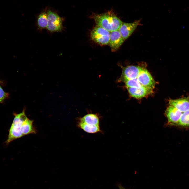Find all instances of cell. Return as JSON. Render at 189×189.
<instances>
[{"label": "cell", "instance_id": "cell-1", "mask_svg": "<svg viewBox=\"0 0 189 189\" xmlns=\"http://www.w3.org/2000/svg\"><path fill=\"white\" fill-rule=\"evenodd\" d=\"M14 116L9 130L6 142L7 144L25 135L36 133V130L33 125V121L27 117L24 109L21 113L15 114Z\"/></svg>", "mask_w": 189, "mask_h": 189}, {"label": "cell", "instance_id": "cell-2", "mask_svg": "<svg viewBox=\"0 0 189 189\" xmlns=\"http://www.w3.org/2000/svg\"><path fill=\"white\" fill-rule=\"evenodd\" d=\"M91 17L96 26L102 27L111 32L119 30L123 22L112 10L100 14H93Z\"/></svg>", "mask_w": 189, "mask_h": 189}, {"label": "cell", "instance_id": "cell-3", "mask_svg": "<svg viewBox=\"0 0 189 189\" xmlns=\"http://www.w3.org/2000/svg\"><path fill=\"white\" fill-rule=\"evenodd\" d=\"M127 88H147L153 90L156 82L151 75L145 68L142 67L136 77L124 82Z\"/></svg>", "mask_w": 189, "mask_h": 189}, {"label": "cell", "instance_id": "cell-4", "mask_svg": "<svg viewBox=\"0 0 189 189\" xmlns=\"http://www.w3.org/2000/svg\"><path fill=\"white\" fill-rule=\"evenodd\" d=\"M110 32L104 28L96 26L91 31L90 36L94 42L101 45L109 43Z\"/></svg>", "mask_w": 189, "mask_h": 189}, {"label": "cell", "instance_id": "cell-5", "mask_svg": "<svg viewBox=\"0 0 189 189\" xmlns=\"http://www.w3.org/2000/svg\"><path fill=\"white\" fill-rule=\"evenodd\" d=\"M47 30L51 32H61L63 29L62 20L56 13L48 10L47 12Z\"/></svg>", "mask_w": 189, "mask_h": 189}, {"label": "cell", "instance_id": "cell-6", "mask_svg": "<svg viewBox=\"0 0 189 189\" xmlns=\"http://www.w3.org/2000/svg\"><path fill=\"white\" fill-rule=\"evenodd\" d=\"M182 113L174 107L169 105L165 113L168 120L167 124L177 126Z\"/></svg>", "mask_w": 189, "mask_h": 189}, {"label": "cell", "instance_id": "cell-7", "mask_svg": "<svg viewBox=\"0 0 189 189\" xmlns=\"http://www.w3.org/2000/svg\"><path fill=\"white\" fill-rule=\"evenodd\" d=\"M140 23L139 20H137L130 23L123 22L119 30L125 40L132 34L139 25Z\"/></svg>", "mask_w": 189, "mask_h": 189}, {"label": "cell", "instance_id": "cell-8", "mask_svg": "<svg viewBox=\"0 0 189 189\" xmlns=\"http://www.w3.org/2000/svg\"><path fill=\"white\" fill-rule=\"evenodd\" d=\"M124 41L119 30L111 32L109 44L111 51L114 52L117 50Z\"/></svg>", "mask_w": 189, "mask_h": 189}, {"label": "cell", "instance_id": "cell-9", "mask_svg": "<svg viewBox=\"0 0 189 189\" xmlns=\"http://www.w3.org/2000/svg\"><path fill=\"white\" fill-rule=\"evenodd\" d=\"M169 103V105L174 107L182 113L189 110V99L187 97L170 99Z\"/></svg>", "mask_w": 189, "mask_h": 189}, {"label": "cell", "instance_id": "cell-10", "mask_svg": "<svg viewBox=\"0 0 189 189\" xmlns=\"http://www.w3.org/2000/svg\"><path fill=\"white\" fill-rule=\"evenodd\" d=\"M127 89L131 96L137 99L141 98L153 93V90L148 88Z\"/></svg>", "mask_w": 189, "mask_h": 189}, {"label": "cell", "instance_id": "cell-11", "mask_svg": "<svg viewBox=\"0 0 189 189\" xmlns=\"http://www.w3.org/2000/svg\"><path fill=\"white\" fill-rule=\"evenodd\" d=\"M79 122L91 125H99V120L96 115L93 114H87L80 119Z\"/></svg>", "mask_w": 189, "mask_h": 189}, {"label": "cell", "instance_id": "cell-12", "mask_svg": "<svg viewBox=\"0 0 189 189\" xmlns=\"http://www.w3.org/2000/svg\"><path fill=\"white\" fill-rule=\"evenodd\" d=\"M77 126L78 128L89 133H96L101 132L99 125H91L79 122Z\"/></svg>", "mask_w": 189, "mask_h": 189}, {"label": "cell", "instance_id": "cell-13", "mask_svg": "<svg viewBox=\"0 0 189 189\" xmlns=\"http://www.w3.org/2000/svg\"><path fill=\"white\" fill-rule=\"evenodd\" d=\"M37 24L38 28L40 29L46 28L48 23L47 13L44 12L38 16Z\"/></svg>", "mask_w": 189, "mask_h": 189}, {"label": "cell", "instance_id": "cell-14", "mask_svg": "<svg viewBox=\"0 0 189 189\" xmlns=\"http://www.w3.org/2000/svg\"><path fill=\"white\" fill-rule=\"evenodd\" d=\"M177 126L189 127V110L182 113Z\"/></svg>", "mask_w": 189, "mask_h": 189}, {"label": "cell", "instance_id": "cell-15", "mask_svg": "<svg viewBox=\"0 0 189 189\" xmlns=\"http://www.w3.org/2000/svg\"><path fill=\"white\" fill-rule=\"evenodd\" d=\"M8 96V94L4 92L0 86V103L7 98Z\"/></svg>", "mask_w": 189, "mask_h": 189}, {"label": "cell", "instance_id": "cell-16", "mask_svg": "<svg viewBox=\"0 0 189 189\" xmlns=\"http://www.w3.org/2000/svg\"><path fill=\"white\" fill-rule=\"evenodd\" d=\"M118 187L119 189H126L124 188L123 187L120 185H119L118 186Z\"/></svg>", "mask_w": 189, "mask_h": 189}]
</instances>
